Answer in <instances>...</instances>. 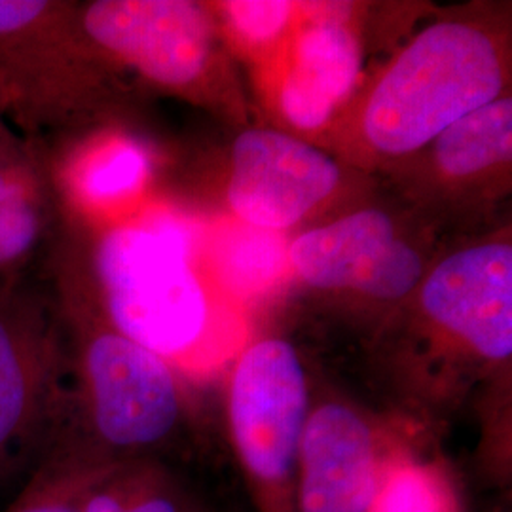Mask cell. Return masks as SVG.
Returning <instances> with one entry per match:
<instances>
[{
    "instance_id": "14",
    "label": "cell",
    "mask_w": 512,
    "mask_h": 512,
    "mask_svg": "<svg viewBox=\"0 0 512 512\" xmlns=\"http://www.w3.org/2000/svg\"><path fill=\"white\" fill-rule=\"evenodd\" d=\"M80 512H211L165 459L114 463L86 490Z\"/></svg>"
},
{
    "instance_id": "10",
    "label": "cell",
    "mask_w": 512,
    "mask_h": 512,
    "mask_svg": "<svg viewBox=\"0 0 512 512\" xmlns=\"http://www.w3.org/2000/svg\"><path fill=\"white\" fill-rule=\"evenodd\" d=\"M340 165L306 141L275 129H247L232 148L228 203L239 219L285 230L327 202Z\"/></svg>"
},
{
    "instance_id": "4",
    "label": "cell",
    "mask_w": 512,
    "mask_h": 512,
    "mask_svg": "<svg viewBox=\"0 0 512 512\" xmlns=\"http://www.w3.org/2000/svg\"><path fill=\"white\" fill-rule=\"evenodd\" d=\"M310 408V376L291 342L262 338L239 353L226 387V423L255 512H294Z\"/></svg>"
},
{
    "instance_id": "11",
    "label": "cell",
    "mask_w": 512,
    "mask_h": 512,
    "mask_svg": "<svg viewBox=\"0 0 512 512\" xmlns=\"http://www.w3.org/2000/svg\"><path fill=\"white\" fill-rule=\"evenodd\" d=\"M300 8L308 19L294 27L275 84L281 118L300 131L327 128L351 99L363 71L361 40L344 4Z\"/></svg>"
},
{
    "instance_id": "6",
    "label": "cell",
    "mask_w": 512,
    "mask_h": 512,
    "mask_svg": "<svg viewBox=\"0 0 512 512\" xmlns=\"http://www.w3.org/2000/svg\"><path fill=\"white\" fill-rule=\"evenodd\" d=\"M97 270L101 306L114 329L175 368L190 361L202 346L209 313L181 241L137 228L112 230Z\"/></svg>"
},
{
    "instance_id": "2",
    "label": "cell",
    "mask_w": 512,
    "mask_h": 512,
    "mask_svg": "<svg viewBox=\"0 0 512 512\" xmlns=\"http://www.w3.org/2000/svg\"><path fill=\"white\" fill-rule=\"evenodd\" d=\"M57 285L69 348V408L61 433L105 465L167 461L188 429L181 372L114 329L65 262H59Z\"/></svg>"
},
{
    "instance_id": "20",
    "label": "cell",
    "mask_w": 512,
    "mask_h": 512,
    "mask_svg": "<svg viewBox=\"0 0 512 512\" xmlns=\"http://www.w3.org/2000/svg\"><path fill=\"white\" fill-rule=\"evenodd\" d=\"M21 133H18L14 126L8 122L6 114H4V105H2V99H0V147L12 143L14 139H18Z\"/></svg>"
},
{
    "instance_id": "13",
    "label": "cell",
    "mask_w": 512,
    "mask_h": 512,
    "mask_svg": "<svg viewBox=\"0 0 512 512\" xmlns=\"http://www.w3.org/2000/svg\"><path fill=\"white\" fill-rule=\"evenodd\" d=\"M433 167L440 179L473 184L505 171L512 156V99L503 95L444 129L433 141Z\"/></svg>"
},
{
    "instance_id": "8",
    "label": "cell",
    "mask_w": 512,
    "mask_h": 512,
    "mask_svg": "<svg viewBox=\"0 0 512 512\" xmlns=\"http://www.w3.org/2000/svg\"><path fill=\"white\" fill-rule=\"evenodd\" d=\"M429 439L412 423H389L338 397L311 399L294 512H366L391 461Z\"/></svg>"
},
{
    "instance_id": "1",
    "label": "cell",
    "mask_w": 512,
    "mask_h": 512,
    "mask_svg": "<svg viewBox=\"0 0 512 512\" xmlns=\"http://www.w3.org/2000/svg\"><path fill=\"white\" fill-rule=\"evenodd\" d=\"M403 317L382 330L376 363L406 420L429 433L512 357V247L486 241L423 275Z\"/></svg>"
},
{
    "instance_id": "17",
    "label": "cell",
    "mask_w": 512,
    "mask_h": 512,
    "mask_svg": "<svg viewBox=\"0 0 512 512\" xmlns=\"http://www.w3.org/2000/svg\"><path fill=\"white\" fill-rule=\"evenodd\" d=\"M148 175L147 154L137 143L112 141L90 150L78 169L74 184L90 202H110L137 192Z\"/></svg>"
},
{
    "instance_id": "5",
    "label": "cell",
    "mask_w": 512,
    "mask_h": 512,
    "mask_svg": "<svg viewBox=\"0 0 512 512\" xmlns=\"http://www.w3.org/2000/svg\"><path fill=\"white\" fill-rule=\"evenodd\" d=\"M69 348L57 302L0 283V480L46 454L67 420Z\"/></svg>"
},
{
    "instance_id": "16",
    "label": "cell",
    "mask_w": 512,
    "mask_h": 512,
    "mask_svg": "<svg viewBox=\"0 0 512 512\" xmlns=\"http://www.w3.org/2000/svg\"><path fill=\"white\" fill-rule=\"evenodd\" d=\"M107 467L71 437L59 433L31 480L4 512H80L86 490Z\"/></svg>"
},
{
    "instance_id": "15",
    "label": "cell",
    "mask_w": 512,
    "mask_h": 512,
    "mask_svg": "<svg viewBox=\"0 0 512 512\" xmlns=\"http://www.w3.org/2000/svg\"><path fill=\"white\" fill-rule=\"evenodd\" d=\"M366 512H469L456 467L423 440L403 450L385 471Z\"/></svg>"
},
{
    "instance_id": "12",
    "label": "cell",
    "mask_w": 512,
    "mask_h": 512,
    "mask_svg": "<svg viewBox=\"0 0 512 512\" xmlns=\"http://www.w3.org/2000/svg\"><path fill=\"white\" fill-rule=\"evenodd\" d=\"M57 203L50 164L23 135L0 147V283L25 279L50 251Z\"/></svg>"
},
{
    "instance_id": "7",
    "label": "cell",
    "mask_w": 512,
    "mask_h": 512,
    "mask_svg": "<svg viewBox=\"0 0 512 512\" xmlns=\"http://www.w3.org/2000/svg\"><path fill=\"white\" fill-rule=\"evenodd\" d=\"M73 31L99 61L186 99L202 97L219 59L213 8L188 0L74 4Z\"/></svg>"
},
{
    "instance_id": "9",
    "label": "cell",
    "mask_w": 512,
    "mask_h": 512,
    "mask_svg": "<svg viewBox=\"0 0 512 512\" xmlns=\"http://www.w3.org/2000/svg\"><path fill=\"white\" fill-rule=\"evenodd\" d=\"M289 258L313 289L353 291L378 302H401L425 275L420 251L380 209H363L298 236Z\"/></svg>"
},
{
    "instance_id": "18",
    "label": "cell",
    "mask_w": 512,
    "mask_h": 512,
    "mask_svg": "<svg viewBox=\"0 0 512 512\" xmlns=\"http://www.w3.org/2000/svg\"><path fill=\"white\" fill-rule=\"evenodd\" d=\"M226 31L249 52H264L293 33L298 4L285 0H232L215 8Z\"/></svg>"
},
{
    "instance_id": "19",
    "label": "cell",
    "mask_w": 512,
    "mask_h": 512,
    "mask_svg": "<svg viewBox=\"0 0 512 512\" xmlns=\"http://www.w3.org/2000/svg\"><path fill=\"white\" fill-rule=\"evenodd\" d=\"M73 8L74 2L59 0H0V52L54 33Z\"/></svg>"
},
{
    "instance_id": "3",
    "label": "cell",
    "mask_w": 512,
    "mask_h": 512,
    "mask_svg": "<svg viewBox=\"0 0 512 512\" xmlns=\"http://www.w3.org/2000/svg\"><path fill=\"white\" fill-rule=\"evenodd\" d=\"M505 38L490 23L448 18L425 27L376 76L359 110L361 145L404 158L465 114L503 97Z\"/></svg>"
}]
</instances>
